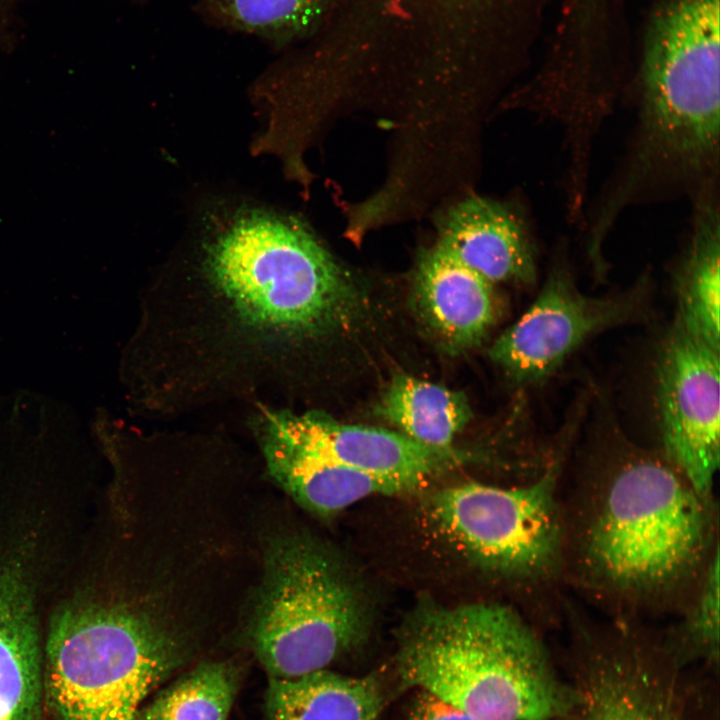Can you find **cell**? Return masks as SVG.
<instances>
[{
  "instance_id": "obj_1",
  "label": "cell",
  "mask_w": 720,
  "mask_h": 720,
  "mask_svg": "<svg viewBox=\"0 0 720 720\" xmlns=\"http://www.w3.org/2000/svg\"><path fill=\"white\" fill-rule=\"evenodd\" d=\"M562 498L564 581L611 616L679 611L719 551L713 497L615 431Z\"/></svg>"
},
{
  "instance_id": "obj_2",
  "label": "cell",
  "mask_w": 720,
  "mask_h": 720,
  "mask_svg": "<svg viewBox=\"0 0 720 720\" xmlns=\"http://www.w3.org/2000/svg\"><path fill=\"white\" fill-rule=\"evenodd\" d=\"M397 670L404 686L479 720H560L574 698L532 626L500 603L418 616L400 640Z\"/></svg>"
},
{
  "instance_id": "obj_3",
  "label": "cell",
  "mask_w": 720,
  "mask_h": 720,
  "mask_svg": "<svg viewBox=\"0 0 720 720\" xmlns=\"http://www.w3.org/2000/svg\"><path fill=\"white\" fill-rule=\"evenodd\" d=\"M719 2L669 0L654 17L637 143L620 194L651 179L713 184L720 139Z\"/></svg>"
},
{
  "instance_id": "obj_4",
  "label": "cell",
  "mask_w": 720,
  "mask_h": 720,
  "mask_svg": "<svg viewBox=\"0 0 720 720\" xmlns=\"http://www.w3.org/2000/svg\"><path fill=\"white\" fill-rule=\"evenodd\" d=\"M163 600L94 604L54 618L43 689L57 720H137L145 697L192 648L179 614Z\"/></svg>"
},
{
  "instance_id": "obj_5",
  "label": "cell",
  "mask_w": 720,
  "mask_h": 720,
  "mask_svg": "<svg viewBox=\"0 0 720 720\" xmlns=\"http://www.w3.org/2000/svg\"><path fill=\"white\" fill-rule=\"evenodd\" d=\"M210 232L205 270L248 320L294 332L352 322L359 297L351 276L297 219L240 208Z\"/></svg>"
},
{
  "instance_id": "obj_6",
  "label": "cell",
  "mask_w": 720,
  "mask_h": 720,
  "mask_svg": "<svg viewBox=\"0 0 720 720\" xmlns=\"http://www.w3.org/2000/svg\"><path fill=\"white\" fill-rule=\"evenodd\" d=\"M367 624L359 587L324 546L293 532L268 542L249 640L270 678L326 669L363 639Z\"/></svg>"
},
{
  "instance_id": "obj_7",
  "label": "cell",
  "mask_w": 720,
  "mask_h": 720,
  "mask_svg": "<svg viewBox=\"0 0 720 720\" xmlns=\"http://www.w3.org/2000/svg\"><path fill=\"white\" fill-rule=\"evenodd\" d=\"M562 441L535 478L513 486L469 482L433 495L436 527L480 566L532 597L539 616H554L564 581V523L560 482Z\"/></svg>"
},
{
  "instance_id": "obj_8",
  "label": "cell",
  "mask_w": 720,
  "mask_h": 720,
  "mask_svg": "<svg viewBox=\"0 0 720 720\" xmlns=\"http://www.w3.org/2000/svg\"><path fill=\"white\" fill-rule=\"evenodd\" d=\"M568 720H685L677 659L654 634L615 625L573 642Z\"/></svg>"
},
{
  "instance_id": "obj_9",
  "label": "cell",
  "mask_w": 720,
  "mask_h": 720,
  "mask_svg": "<svg viewBox=\"0 0 720 720\" xmlns=\"http://www.w3.org/2000/svg\"><path fill=\"white\" fill-rule=\"evenodd\" d=\"M719 352L674 322L654 371L659 451L706 497L720 459Z\"/></svg>"
},
{
  "instance_id": "obj_10",
  "label": "cell",
  "mask_w": 720,
  "mask_h": 720,
  "mask_svg": "<svg viewBox=\"0 0 720 720\" xmlns=\"http://www.w3.org/2000/svg\"><path fill=\"white\" fill-rule=\"evenodd\" d=\"M643 288L592 297L569 272L555 268L527 311L494 341L489 356L517 383H541L592 336L639 319L646 304Z\"/></svg>"
},
{
  "instance_id": "obj_11",
  "label": "cell",
  "mask_w": 720,
  "mask_h": 720,
  "mask_svg": "<svg viewBox=\"0 0 720 720\" xmlns=\"http://www.w3.org/2000/svg\"><path fill=\"white\" fill-rule=\"evenodd\" d=\"M261 432L298 450L398 483L407 491L461 457L453 448L430 447L402 433L343 424L314 412L268 411Z\"/></svg>"
},
{
  "instance_id": "obj_12",
  "label": "cell",
  "mask_w": 720,
  "mask_h": 720,
  "mask_svg": "<svg viewBox=\"0 0 720 720\" xmlns=\"http://www.w3.org/2000/svg\"><path fill=\"white\" fill-rule=\"evenodd\" d=\"M435 246L492 284L536 280L526 227L497 201L473 195L450 207L438 224Z\"/></svg>"
},
{
  "instance_id": "obj_13",
  "label": "cell",
  "mask_w": 720,
  "mask_h": 720,
  "mask_svg": "<svg viewBox=\"0 0 720 720\" xmlns=\"http://www.w3.org/2000/svg\"><path fill=\"white\" fill-rule=\"evenodd\" d=\"M413 303L432 334L452 351L481 343L498 314L493 284L435 245L419 257Z\"/></svg>"
},
{
  "instance_id": "obj_14",
  "label": "cell",
  "mask_w": 720,
  "mask_h": 720,
  "mask_svg": "<svg viewBox=\"0 0 720 720\" xmlns=\"http://www.w3.org/2000/svg\"><path fill=\"white\" fill-rule=\"evenodd\" d=\"M20 566H0V720H39L43 654Z\"/></svg>"
},
{
  "instance_id": "obj_15",
  "label": "cell",
  "mask_w": 720,
  "mask_h": 720,
  "mask_svg": "<svg viewBox=\"0 0 720 720\" xmlns=\"http://www.w3.org/2000/svg\"><path fill=\"white\" fill-rule=\"evenodd\" d=\"M272 477L300 505L329 515L373 495L407 491L402 485L371 476L261 435Z\"/></svg>"
},
{
  "instance_id": "obj_16",
  "label": "cell",
  "mask_w": 720,
  "mask_h": 720,
  "mask_svg": "<svg viewBox=\"0 0 720 720\" xmlns=\"http://www.w3.org/2000/svg\"><path fill=\"white\" fill-rule=\"evenodd\" d=\"M383 694L371 677L326 669L294 679L270 678L267 720H379Z\"/></svg>"
},
{
  "instance_id": "obj_17",
  "label": "cell",
  "mask_w": 720,
  "mask_h": 720,
  "mask_svg": "<svg viewBox=\"0 0 720 720\" xmlns=\"http://www.w3.org/2000/svg\"><path fill=\"white\" fill-rule=\"evenodd\" d=\"M702 201L692 235L675 277V321L687 332L720 349V221L711 195Z\"/></svg>"
},
{
  "instance_id": "obj_18",
  "label": "cell",
  "mask_w": 720,
  "mask_h": 720,
  "mask_svg": "<svg viewBox=\"0 0 720 720\" xmlns=\"http://www.w3.org/2000/svg\"><path fill=\"white\" fill-rule=\"evenodd\" d=\"M379 409L400 433L440 449L452 448L454 438L472 417L463 392L402 374L386 388Z\"/></svg>"
},
{
  "instance_id": "obj_19",
  "label": "cell",
  "mask_w": 720,
  "mask_h": 720,
  "mask_svg": "<svg viewBox=\"0 0 720 720\" xmlns=\"http://www.w3.org/2000/svg\"><path fill=\"white\" fill-rule=\"evenodd\" d=\"M327 0H196L201 16L217 27L280 48L317 22Z\"/></svg>"
},
{
  "instance_id": "obj_20",
  "label": "cell",
  "mask_w": 720,
  "mask_h": 720,
  "mask_svg": "<svg viewBox=\"0 0 720 720\" xmlns=\"http://www.w3.org/2000/svg\"><path fill=\"white\" fill-rule=\"evenodd\" d=\"M237 690L232 664L205 661L161 692L137 720H227Z\"/></svg>"
},
{
  "instance_id": "obj_21",
  "label": "cell",
  "mask_w": 720,
  "mask_h": 720,
  "mask_svg": "<svg viewBox=\"0 0 720 720\" xmlns=\"http://www.w3.org/2000/svg\"><path fill=\"white\" fill-rule=\"evenodd\" d=\"M719 551L700 583L679 610L680 620L670 632L667 646L678 658L685 653L716 664L719 656Z\"/></svg>"
},
{
  "instance_id": "obj_22",
  "label": "cell",
  "mask_w": 720,
  "mask_h": 720,
  "mask_svg": "<svg viewBox=\"0 0 720 720\" xmlns=\"http://www.w3.org/2000/svg\"><path fill=\"white\" fill-rule=\"evenodd\" d=\"M408 720H479L460 707L426 691L414 700Z\"/></svg>"
}]
</instances>
